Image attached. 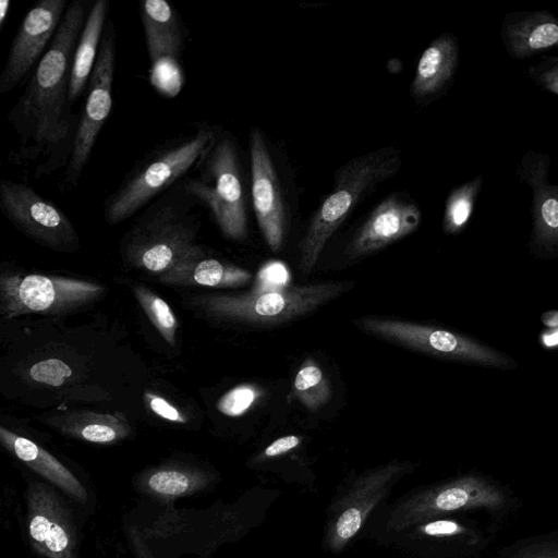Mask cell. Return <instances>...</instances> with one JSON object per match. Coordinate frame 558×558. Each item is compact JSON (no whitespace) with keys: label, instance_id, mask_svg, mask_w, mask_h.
<instances>
[{"label":"cell","instance_id":"d4e9b609","mask_svg":"<svg viewBox=\"0 0 558 558\" xmlns=\"http://www.w3.org/2000/svg\"><path fill=\"white\" fill-rule=\"evenodd\" d=\"M293 395L311 412L322 409L331 397L329 379L312 357L303 361L293 380Z\"/></svg>","mask_w":558,"mask_h":558},{"label":"cell","instance_id":"9c48e42d","mask_svg":"<svg viewBox=\"0 0 558 558\" xmlns=\"http://www.w3.org/2000/svg\"><path fill=\"white\" fill-rule=\"evenodd\" d=\"M0 209L17 230L40 245L59 252H71L78 246L71 220L26 184L1 180Z\"/></svg>","mask_w":558,"mask_h":558},{"label":"cell","instance_id":"d590c367","mask_svg":"<svg viewBox=\"0 0 558 558\" xmlns=\"http://www.w3.org/2000/svg\"><path fill=\"white\" fill-rule=\"evenodd\" d=\"M533 558H558V554H546V555H539Z\"/></svg>","mask_w":558,"mask_h":558},{"label":"cell","instance_id":"4fadbf2b","mask_svg":"<svg viewBox=\"0 0 558 558\" xmlns=\"http://www.w3.org/2000/svg\"><path fill=\"white\" fill-rule=\"evenodd\" d=\"M250 156L255 216L265 242L278 252L286 236V207L268 147L256 128L250 133Z\"/></svg>","mask_w":558,"mask_h":558},{"label":"cell","instance_id":"5b68a950","mask_svg":"<svg viewBox=\"0 0 558 558\" xmlns=\"http://www.w3.org/2000/svg\"><path fill=\"white\" fill-rule=\"evenodd\" d=\"M201 248L192 218L174 202H160L150 207L123 240L125 260L132 267L159 276Z\"/></svg>","mask_w":558,"mask_h":558},{"label":"cell","instance_id":"e0dca14e","mask_svg":"<svg viewBox=\"0 0 558 558\" xmlns=\"http://www.w3.org/2000/svg\"><path fill=\"white\" fill-rule=\"evenodd\" d=\"M549 168V155L530 149L517 170L532 193V243L547 253L558 251V185L548 181Z\"/></svg>","mask_w":558,"mask_h":558},{"label":"cell","instance_id":"ac0fdd59","mask_svg":"<svg viewBox=\"0 0 558 558\" xmlns=\"http://www.w3.org/2000/svg\"><path fill=\"white\" fill-rule=\"evenodd\" d=\"M500 36L506 52L517 60L558 49V17L548 11H518L505 15Z\"/></svg>","mask_w":558,"mask_h":558},{"label":"cell","instance_id":"484cf974","mask_svg":"<svg viewBox=\"0 0 558 558\" xmlns=\"http://www.w3.org/2000/svg\"><path fill=\"white\" fill-rule=\"evenodd\" d=\"M482 185L483 177L477 174L450 192L446 199L444 213V230L447 233H459L466 227Z\"/></svg>","mask_w":558,"mask_h":558},{"label":"cell","instance_id":"52a82bcc","mask_svg":"<svg viewBox=\"0 0 558 558\" xmlns=\"http://www.w3.org/2000/svg\"><path fill=\"white\" fill-rule=\"evenodd\" d=\"M105 289L98 283L40 274H2L0 313L4 318L19 315L63 314L98 299Z\"/></svg>","mask_w":558,"mask_h":558},{"label":"cell","instance_id":"44dd1931","mask_svg":"<svg viewBox=\"0 0 558 558\" xmlns=\"http://www.w3.org/2000/svg\"><path fill=\"white\" fill-rule=\"evenodd\" d=\"M1 444L27 466L60 487L77 501L85 502L87 493L81 482L51 453L28 438L0 427Z\"/></svg>","mask_w":558,"mask_h":558},{"label":"cell","instance_id":"7a4b0ae2","mask_svg":"<svg viewBox=\"0 0 558 558\" xmlns=\"http://www.w3.org/2000/svg\"><path fill=\"white\" fill-rule=\"evenodd\" d=\"M401 166L399 150L385 147L347 162L337 172L333 189L313 215L299 246V268L314 269L325 245L354 206L375 186L393 177Z\"/></svg>","mask_w":558,"mask_h":558},{"label":"cell","instance_id":"ffe728a7","mask_svg":"<svg viewBox=\"0 0 558 558\" xmlns=\"http://www.w3.org/2000/svg\"><path fill=\"white\" fill-rule=\"evenodd\" d=\"M252 280V272L211 257L203 248L186 256L169 271L159 276L162 284L239 288Z\"/></svg>","mask_w":558,"mask_h":558},{"label":"cell","instance_id":"cb8c5ba5","mask_svg":"<svg viewBox=\"0 0 558 558\" xmlns=\"http://www.w3.org/2000/svg\"><path fill=\"white\" fill-rule=\"evenodd\" d=\"M108 10V0H96L88 11L73 57L69 88L70 102L81 96L89 81L98 56L97 48L105 33Z\"/></svg>","mask_w":558,"mask_h":558},{"label":"cell","instance_id":"4316f807","mask_svg":"<svg viewBox=\"0 0 558 558\" xmlns=\"http://www.w3.org/2000/svg\"><path fill=\"white\" fill-rule=\"evenodd\" d=\"M207 482V477L199 471L166 468L151 473L146 478V486L159 496L180 497L202 488Z\"/></svg>","mask_w":558,"mask_h":558},{"label":"cell","instance_id":"603a6c76","mask_svg":"<svg viewBox=\"0 0 558 558\" xmlns=\"http://www.w3.org/2000/svg\"><path fill=\"white\" fill-rule=\"evenodd\" d=\"M48 424L68 436L96 444H112L129 436L130 426L121 414L74 410L47 418Z\"/></svg>","mask_w":558,"mask_h":558},{"label":"cell","instance_id":"83f0119b","mask_svg":"<svg viewBox=\"0 0 558 558\" xmlns=\"http://www.w3.org/2000/svg\"><path fill=\"white\" fill-rule=\"evenodd\" d=\"M134 294L143 311L162 338L170 345H174L178 320L168 303L143 286H135Z\"/></svg>","mask_w":558,"mask_h":558},{"label":"cell","instance_id":"d6986e66","mask_svg":"<svg viewBox=\"0 0 558 558\" xmlns=\"http://www.w3.org/2000/svg\"><path fill=\"white\" fill-rule=\"evenodd\" d=\"M140 14L153 65L163 60L177 61L184 48V34L173 7L165 0H145Z\"/></svg>","mask_w":558,"mask_h":558},{"label":"cell","instance_id":"f1b7e54d","mask_svg":"<svg viewBox=\"0 0 558 558\" xmlns=\"http://www.w3.org/2000/svg\"><path fill=\"white\" fill-rule=\"evenodd\" d=\"M262 390L254 385H240L225 393L217 409L227 416H240L247 412L260 398Z\"/></svg>","mask_w":558,"mask_h":558},{"label":"cell","instance_id":"3957f363","mask_svg":"<svg viewBox=\"0 0 558 558\" xmlns=\"http://www.w3.org/2000/svg\"><path fill=\"white\" fill-rule=\"evenodd\" d=\"M349 281L315 282L274 289H254L242 294L213 293L193 303L211 318L253 326H274L294 320L342 295Z\"/></svg>","mask_w":558,"mask_h":558},{"label":"cell","instance_id":"6da1fadb","mask_svg":"<svg viewBox=\"0 0 558 558\" xmlns=\"http://www.w3.org/2000/svg\"><path fill=\"white\" fill-rule=\"evenodd\" d=\"M87 14L84 1L75 0L68 5L52 41L9 112L26 156L52 154L68 141L72 125L69 88L73 57Z\"/></svg>","mask_w":558,"mask_h":558},{"label":"cell","instance_id":"e575fe53","mask_svg":"<svg viewBox=\"0 0 558 558\" xmlns=\"http://www.w3.org/2000/svg\"><path fill=\"white\" fill-rule=\"evenodd\" d=\"M10 10V0L0 1V27H3L4 21Z\"/></svg>","mask_w":558,"mask_h":558},{"label":"cell","instance_id":"4dcf8cb0","mask_svg":"<svg viewBox=\"0 0 558 558\" xmlns=\"http://www.w3.org/2000/svg\"><path fill=\"white\" fill-rule=\"evenodd\" d=\"M527 74L539 88L558 96V57H549L530 66Z\"/></svg>","mask_w":558,"mask_h":558},{"label":"cell","instance_id":"30bf717a","mask_svg":"<svg viewBox=\"0 0 558 558\" xmlns=\"http://www.w3.org/2000/svg\"><path fill=\"white\" fill-rule=\"evenodd\" d=\"M116 65V43L111 24L101 39L98 56L88 81V94L76 131L65 172V181L73 184L87 165L100 130L112 108V83Z\"/></svg>","mask_w":558,"mask_h":558},{"label":"cell","instance_id":"277c9868","mask_svg":"<svg viewBox=\"0 0 558 558\" xmlns=\"http://www.w3.org/2000/svg\"><path fill=\"white\" fill-rule=\"evenodd\" d=\"M217 136L215 129L201 124L182 137L146 157L107 198L105 218L110 225L126 220L151 199L181 180L198 165Z\"/></svg>","mask_w":558,"mask_h":558},{"label":"cell","instance_id":"ba28073f","mask_svg":"<svg viewBox=\"0 0 558 558\" xmlns=\"http://www.w3.org/2000/svg\"><path fill=\"white\" fill-rule=\"evenodd\" d=\"M355 325L369 335L425 354L493 366L508 364V360L498 352L433 326L377 316L360 317Z\"/></svg>","mask_w":558,"mask_h":558},{"label":"cell","instance_id":"9a60e30c","mask_svg":"<svg viewBox=\"0 0 558 558\" xmlns=\"http://www.w3.org/2000/svg\"><path fill=\"white\" fill-rule=\"evenodd\" d=\"M409 468V463L393 461L367 472L354 483L337 506L336 518L328 530L331 548H341L357 533L371 509Z\"/></svg>","mask_w":558,"mask_h":558},{"label":"cell","instance_id":"7402d4cb","mask_svg":"<svg viewBox=\"0 0 558 558\" xmlns=\"http://www.w3.org/2000/svg\"><path fill=\"white\" fill-rule=\"evenodd\" d=\"M459 60L458 40L452 34L434 39L418 59L411 94L423 98L436 95L451 81Z\"/></svg>","mask_w":558,"mask_h":558},{"label":"cell","instance_id":"7c38bea8","mask_svg":"<svg viewBox=\"0 0 558 558\" xmlns=\"http://www.w3.org/2000/svg\"><path fill=\"white\" fill-rule=\"evenodd\" d=\"M66 0H41L24 16L0 74V94L20 85L40 61L66 11Z\"/></svg>","mask_w":558,"mask_h":558},{"label":"cell","instance_id":"8fae6325","mask_svg":"<svg viewBox=\"0 0 558 558\" xmlns=\"http://www.w3.org/2000/svg\"><path fill=\"white\" fill-rule=\"evenodd\" d=\"M505 502L502 493L476 476L426 489L402 502L391 514L388 526L401 531L437 515L474 508L498 509Z\"/></svg>","mask_w":558,"mask_h":558},{"label":"cell","instance_id":"8992f818","mask_svg":"<svg viewBox=\"0 0 558 558\" xmlns=\"http://www.w3.org/2000/svg\"><path fill=\"white\" fill-rule=\"evenodd\" d=\"M198 166L199 173L184 182V192L210 210L226 238L234 241L245 239V198L238 150L232 138L216 136Z\"/></svg>","mask_w":558,"mask_h":558},{"label":"cell","instance_id":"2e32d148","mask_svg":"<svg viewBox=\"0 0 558 558\" xmlns=\"http://www.w3.org/2000/svg\"><path fill=\"white\" fill-rule=\"evenodd\" d=\"M422 220L417 205L397 194L378 204L345 247V255L361 258L414 232Z\"/></svg>","mask_w":558,"mask_h":558},{"label":"cell","instance_id":"836d02e7","mask_svg":"<svg viewBox=\"0 0 558 558\" xmlns=\"http://www.w3.org/2000/svg\"><path fill=\"white\" fill-rule=\"evenodd\" d=\"M301 442V438L295 435H288L274 440L265 448L262 453L263 458L278 457L296 448Z\"/></svg>","mask_w":558,"mask_h":558},{"label":"cell","instance_id":"1f68e13d","mask_svg":"<svg viewBox=\"0 0 558 558\" xmlns=\"http://www.w3.org/2000/svg\"><path fill=\"white\" fill-rule=\"evenodd\" d=\"M145 400L147 401L149 409L156 415L171 422H186L185 415L177 407L168 402L166 399L153 393H146Z\"/></svg>","mask_w":558,"mask_h":558},{"label":"cell","instance_id":"f546056e","mask_svg":"<svg viewBox=\"0 0 558 558\" xmlns=\"http://www.w3.org/2000/svg\"><path fill=\"white\" fill-rule=\"evenodd\" d=\"M71 374L70 366L57 359L40 361L29 371L33 380L53 387L61 386Z\"/></svg>","mask_w":558,"mask_h":558},{"label":"cell","instance_id":"d6a6232c","mask_svg":"<svg viewBox=\"0 0 558 558\" xmlns=\"http://www.w3.org/2000/svg\"><path fill=\"white\" fill-rule=\"evenodd\" d=\"M422 531L430 536H452L464 533L465 529L451 520H437L426 523Z\"/></svg>","mask_w":558,"mask_h":558},{"label":"cell","instance_id":"5bb4252c","mask_svg":"<svg viewBox=\"0 0 558 558\" xmlns=\"http://www.w3.org/2000/svg\"><path fill=\"white\" fill-rule=\"evenodd\" d=\"M28 533L36 550L47 558H77V538L68 509L47 485L28 488Z\"/></svg>","mask_w":558,"mask_h":558}]
</instances>
